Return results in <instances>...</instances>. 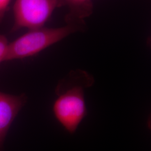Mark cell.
Instances as JSON below:
<instances>
[{
	"label": "cell",
	"mask_w": 151,
	"mask_h": 151,
	"mask_svg": "<svg viewBox=\"0 0 151 151\" xmlns=\"http://www.w3.org/2000/svg\"><path fill=\"white\" fill-rule=\"evenodd\" d=\"M12 0H0V23L5 16L6 14L10 9Z\"/></svg>",
	"instance_id": "52a82bcc"
},
{
	"label": "cell",
	"mask_w": 151,
	"mask_h": 151,
	"mask_svg": "<svg viewBox=\"0 0 151 151\" xmlns=\"http://www.w3.org/2000/svg\"><path fill=\"white\" fill-rule=\"evenodd\" d=\"M57 8H60L59 0H15L11 32L44 27Z\"/></svg>",
	"instance_id": "3957f363"
},
{
	"label": "cell",
	"mask_w": 151,
	"mask_h": 151,
	"mask_svg": "<svg viewBox=\"0 0 151 151\" xmlns=\"http://www.w3.org/2000/svg\"><path fill=\"white\" fill-rule=\"evenodd\" d=\"M27 101L26 94L12 95L0 91V151H3L11 124Z\"/></svg>",
	"instance_id": "277c9868"
},
{
	"label": "cell",
	"mask_w": 151,
	"mask_h": 151,
	"mask_svg": "<svg viewBox=\"0 0 151 151\" xmlns=\"http://www.w3.org/2000/svg\"><path fill=\"white\" fill-rule=\"evenodd\" d=\"M85 27L65 24L61 27H43L29 29L27 32L9 43L4 62L36 55L70 34L83 30Z\"/></svg>",
	"instance_id": "7a4b0ae2"
},
{
	"label": "cell",
	"mask_w": 151,
	"mask_h": 151,
	"mask_svg": "<svg viewBox=\"0 0 151 151\" xmlns=\"http://www.w3.org/2000/svg\"><path fill=\"white\" fill-rule=\"evenodd\" d=\"M9 41L5 35L0 34V63L4 62Z\"/></svg>",
	"instance_id": "8992f818"
},
{
	"label": "cell",
	"mask_w": 151,
	"mask_h": 151,
	"mask_svg": "<svg viewBox=\"0 0 151 151\" xmlns=\"http://www.w3.org/2000/svg\"><path fill=\"white\" fill-rule=\"evenodd\" d=\"M60 8L67 7L68 11L65 16L66 24L85 27V19L93 10L92 0H59Z\"/></svg>",
	"instance_id": "5b68a950"
},
{
	"label": "cell",
	"mask_w": 151,
	"mask_h": 151,
	"mask_svg": "<svg viewBox=\"0 0 151 151\" xmlns=\"http://www.w3.org/2000/svg\"><path fill=\"white\" fill-rule=\"evenodd\" d=\"M94 82L91 74L78 69L70 71L56 87L57 97L53 105V112L57 121L70 134L75 132L87 115L85 90Z\"/></svg>",
	"instance_id": "6da1fadb"
}]
</instances>
